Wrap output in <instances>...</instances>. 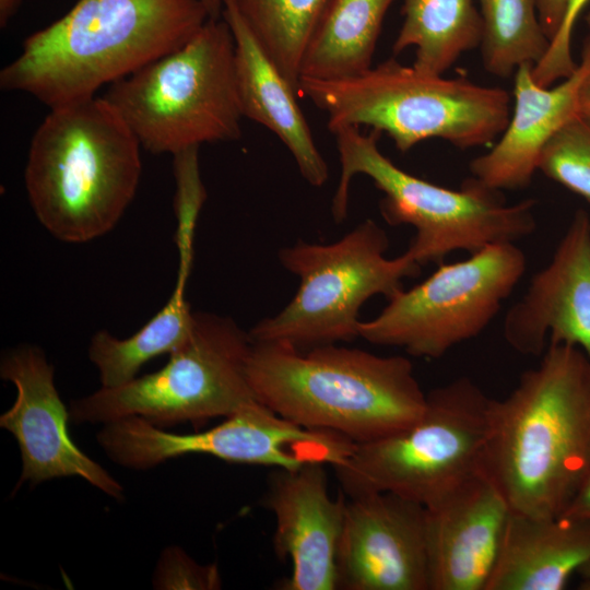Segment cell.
Returning <instances> with one entry per match:
<instances>
[{
	"label": "cell",
	"mask_w": 590,
	"mask_h": 590,
	"mask_svg": "<svg viewBox=\"0 0 590 590\" xmlns=\"http://www.w3.org/2000/svg\"><path fill=\"white\" fill-rule=\"evenodd\" d=\"M590 467V361L548 343L503 400L492 399L480 471L511 511L563 515Z\"/></svg>",
	"instance_id": "6da1fadb"
},
{
	"label": "cell",
	"mask_w": 590,
	"mask_h": 590,
	"mask_svg": "<svg viewBox=\"0 0 590 590\" xmlns=\"http://www.w3.org/2000/svg\"><path fill=\"white\" fill-rule=\"evenodd\" d=\"M209 19L201 0H78L23 42L0 87L49 108L86 99L184 46Z\"/></svg>",
	"instance_id": "7a4b0ae2"
},
{
	"label": "cell",
	"mask_w": 590,
	"mask_h": 590,
	"mask_svg": "<svg viewBox=\"0 0 590 590\" xmlns=\"http://www.w3.org/2000/svg\"><path fill=\"white\" fill-rule=\"evenodd\" d=\"M246 373L255 398L280 416L355 444L404 429L426 408L427 393L412 362L401 355L338 344L298 351L252 342Z\"/></svg>",
	"instance_id": "3957f363"
},
{
	"label": "cell",
	"mask_w": 590,
	"mask_h": 590,
	"mask_svg": "<svg viewBox=\"0 0 590 590\" xmlns=\"http://www.w3.org/2000/svg\"><path fill=\"white\" fill-rule=\"evenodd\" d=\"M141 148L104 97L50 108L33 134L24 170L27 198L42 226L69 244L109 233L138 190Z\"/></svg>",
	"instance_id": "277c9868"
},
{
	"label": "cell",
	"mask_w": 590,
	"mask_h": 590,
	"mask_svg": "<svg viewBox=\"0 0 590 590\" xmlns=\"http://www.w3.org/2000/svg\"><path fill=\"white\" fill-rule=\"evenodd\" d=\"M341 164L331 212L341 223L347 215L350 184L365 175L384 193L379 202L382 219L391 226L411 225L415 234L405 250L421 267L439 264L458 250L474 253L489 245L516 243L536 228L535 201L508 203L500 190L475 177L449 189L416 177L385 156L378 134H365L357 126L332 132Z\"/></svg>",
	"instance_id": "5b68a950"
},
{
	"label": "cell",
	"mask_w": 590,
	"mask_h": 590,
	"mask_svg": "<svg viewBox=\"0 0 590 590\" xmlns=\"http://www.w3.org/2000/svg\"><path fill=\"white\" fill-rule=\"evenodd\" d=\"M298 95L327 114L328 129L368 126L406 152L428 139L483 146L505 130L510 95L467 79L428 74L390 58L343 79L300 78Z\"/></svg>",
	"instance_id": "8992f818"
},
{
	"label": "cell",
	"mask_w": 590,
	"mask_h": 590,
	"mask_svg": "<svg viewBox=\"0 0 590 590\" xmlns=\"http://www.w3.org/2000/svg\"><path fill=\"white\" fill-rule=\"evenodd\" d=\"M103 97L152 154L239 139L243 114L227 22L210 17L184 46L111 83Z\"/></svg>",
	"instance_id": "52a82bcc"
},
{
	"label": "cell",
	"mask_w": 590,
	"mask_h": 590,
	"mask_svg": "<svg viewBox=\"0 0 590 590\" xmlns=\"http://www.w3.org/2000/svg\"><path fill=\"white\" fill-rule=\"evenodd\" d=\"M389 244L386 231L367 219L334 243L298 241L281 249V264L298 276L299 285L282 310L251 328V342L308 351L359 338L364 303L376 295L390 299L404 288V279L421 273L405 251L386 257Z\"/></svg>",
	"instance_id": "ba28073f"
},
{
	"label": "cell",
	"mask_w": 590,
	"mask_h": 590,
	"mask_svg": "<svg viewBox=\"0 0 590 590\" xmlns=\"http://www.w3.org/2000/svg\"><path fill=\"white\" fill-rule=\"evenodd\" d=\"M492 399L468 377L427 393L410 426L353 450L333 465L345 496L390 492L428 507L480 471Z\"/></svg>",
	"instance_id": "9c48e42d"
},
{
	"label": "cell",
	"mask_w": 590,
	"mask_h": 590,
	"mask_svg": "<svg viewBox=\"0 0 590 590\" xmlns=\"http://www.w3.org/2000/svg\"><path fill=\"white\" fill-rule=\"evenodd\" d=\"M251 344L232 318L196 311L189 337L161 369L72 401L70 420L106 424L138 416L163 428L226 417L257 400L246 373Z\"/></svg>",
	"instance_id": "30bf717a"
},
{
	"label": "cell",
	"mask_w": 590,
	"mask_h": 590,
	"mask_svg": "<svg viewBox=\"0 0 590 590\" xmlns=\"http://www.w3.org/2000/svg\"><path fill=\"white\" fill-rule=\"evenodd\" d=\"M526 269V255L515 243L441 262L427 279L388 299L375 318L359 321L358 335L414 357L439 358L492 322Z\"/></svg>",
	"instance_id": "8fae6325"
},
{
	"label": "cell",
	"mask_w": 590,
	"mask_h": 590,
	"mask_svg": "<svg viewBox=\"0 0 590 590\" xmlns=\"http://www.w3.org/2000/svg\"><path fill=\"white\" fill-rule=\"evenodd\" d=\"M212 428L193 434L167 432L141 417L106 424L97 440L117 464L144 470L185 455L226 462L296 469L306 463H340L355 442L340 434L299 426L252 400Z\"/></svg>",
	"instance_id": "7c38bea8"
},
{
	"label": "cell",
	"mask_w": 590,
	"mask_h": 590,
	"mask_svg": "<svg viewBox=\"0 0 590 590\" xmlns=\"http://www.w3.org/2000/svg\"><path fill=\"white\" fill-rule=\"evenodd\" d=\"M0 376L16 388L14 403L0 416V426L13 435L20 448L22 471L15 489L25 482L34 486L56 477L79 476L121 500L122 485L71 439L70 412L44 351L32 344L7 351Z\"/></svg>",
	"instance_id": "4fadbf2b"
},
{
	"label": "cell",
	"mask_w": 590,
	"mask_h": 590,
	"mask_svg": "<svg viewBox=\"0 0 590 590\" xmlns=\"http://www.w3.org/2000/svg\"><path fill=\"white\" fill-rule=\"evenodd\" d=\"M335 589L429 590L426 508L390 492L346 502Z\"/></svg>",
	"instance_id": "5bb4252c"
},
{
	"label": "cell",
	"mask_w": 590,
	"mask_h": 590,
	"mask_svg": "<svg viewBox=\"0 0 590 590\" xmlns=\"http://www.w3.org/2000/svg\"><path fill=\"white\" fill-rule=\"evenodd\" d=\"M503 334L518 353L539 356L548 343L580 349L590 361V217L578 210L551 262L507 311Z\"/></svg>",
	"instance_id": "9a60e30c"
},
{
	"label": "cell",
	"mask_w": 590,
	"mask_h": 590,
	"mask_svg": "<svg viewBox=\"0 0 590 590\" xmlns=\"http://www.w3.org/2000/svg\"><path fill=\"white\" fill-rule=\"evenodd\" d=\"M426 508L429 590H485L511 509L481 472Z\"/></svg>",
	"instance_id": "2e32d148"
},
{
	"label": "cell",
	"mask_w": 590,
	"mask_h": 590,
	"mask_svg": "<svg viewBox=\"0 0 590 590\" xmlns=\"http://www.w3.org/2000/svg\"><path fill=\"white\" fill-rule=\"evenodd\" d=\"M345 494L331 498L324 464L275 469L270 475L266 507L275 518L273 546L292 562L283 590H334L335 554L341 534Z\"/></svg>",
	"instance_id": "e0dca14e"
},
{
	"label": "cell",
	"mask_w": 590,
	"mask_h": 590,
	"mask_svg": "<svg viewBox=\"0 0 590 590\" xmlns=\"http://www.w3.org/2000/svg\"><path fill=\"white\" fill-rule=\"evenodd\" d=\"M532 68L522 64L516 70L515 105L507 126L496 144L470 163L472 176L496 190L528 187L544 146L579 116L580 91L590 74V34L576 70L558 84L541 86L532 76Z\"/></svg>",
	"instance_id": "ac0fdd59"
},
{
	"label": "cell",
	"mask_w": 590,
	"mask_h": 590,
	"mask_svg": "<svg viewBox=\"0 0 590 590\" xmlns=\"http://www.w3.org/2000/svg\"><path fill=\"white\" fill-rule=\"evenodd\" d=\"M222 17L234 37L236 85L243 117L262 125L282 141L309 185L323 186L329 168L297 103V90L264 51L234 0H223Z\"/></svg>",
	"instance_id": "d6986e66"
},
{
	"label": "cell",
	"mask_w": 590,
	"mask_h": 590,
	"mask_svg": "<svg viewBox=\"0 0 590 590\" xmlns=\"http://www.w3.org/2000/svg\"><path fill=\"white\" fill-rule=\"evenodd\" d=\"M590 562V520L511 511L485 590H562Z\"/></svg>",
	"instance_id": "ffe728a7"
},
{
	"label": "cell",
	"mask_w": 590,
	"mask_h": 590,
	"mask_svg": "<svg viewBox=\"0 0 590 590\" xmlns=\"http://www.w3.org/2000/svg\"><path fill=\"white\" fill-rule=\"evenodd\" d=\"M194 232H176L179 255L177 278L167 303L141 329L126 339L107 330L97 331L88 345V357L96 367L101 387L123 385L138 376L140 368L162 354H169L189 337L193 314L186 299V285L193 259Z\"/></svg>",
	"instance_id": "44dd1931"
},
{
	"label": "cell",
	"mask_w": 590,
	"mask_h": 590,
	"mask_svg": "<svg viewBox=\"0 0 590 590\" xmlns=\"http://www.w3.org/2000/svg\"><path fill=\"white\" fill-rule=\"evenodd\" d=\"M396 0H330L305 54L300 78L343 79L371 67L385 15Z\"/></svg>",
	"instance_id": "7402d4cb"
},
{
	"label": "cell",
	"mask_w": 590,
	"mask_h": 590,
	"mask_svg": "<svg viewBox=\"0 0 590 590\" xmlns=\"http://www.w3.org/2000/svg\"><path fill=\"white\" fill-rule=\"evenodd\" d=\"M393 52L415 49L413 67L442 75L462 54L480 47L483 23L474 0H404Z\"/></svg>",
	"instance_id": "603a6c76"
},
{
	"label": "cell",
	"mask_w": 590,
	"mask_h": 590,
	"mask_svg": "<svg viewBox=\"0 0 590 590\" xmlns=\"http://www.w3.org/2000/svg\"><path fill=\"white\" fill-rule=\"evenodd\" d=\"M330 0H234L246 24L297 90L308 46Z\"/></svg>",
	"instance_id": "cb8c5ba5"
},
{
	"label": "cell",
	"mask_w": 590,
	"mask_h": 590,
	"mask_svg": "<svg viewBox=\"0 0 590 590\" xmlns=\"http://www.w3.org/2000/svg\"><path fill=\"white\" fill-rule=\"evenodd\" d=\"M483 23L480 45L484 68L509 78L522 64L535 66L550 39L538 14L536 0H477Z\"/></svg>",
	"instance_id": "d4e9b609"
},
{
	"label": "cell",
	"mask_w": 590,
	"mask_h": 590,
	"mask_svg": "<svg viewBox=\"0 0 590 590\" xmlns=\"http://www.w3.org/2000/svg\"><path fill=\"white\" fill-rule=\"evenodd\" d=\"M538 170L590 203V126L580 116L547 142Z\"/></svg>",
	"instance_id": "484cf974"
},
{
	"label": "cell",
	"mask_w": 590,
	"mask_h": 590,
	"mask_svg": "<svg viewBox=\"0 0 590 590\" xmlns=\"http://www.w3.org/2000/svg\"><path fill=\"white\" fill-rule=\"evenodd\" d=\"M590 0H566L560 26L550 42L544 57L532 68V76L541 86H551L569 76L577 68L571 54V39L576 22Z\"/></svg>",
	"instance_id": "4316f807"
},
{
	"label": "cell",
	"mask_w": 590,
	"mask_h": 590,
	"mask_svg": "<svg viewBox=\"0 0 590 590\" xmlns=\"http://www.w3.org/2000/svg\"><path fill=\"white\" fill-rule=\"evenodd\" d=\"M153 585L157 589H199L221 588L216 565H200L181 548L172 546L162 553Z\"/></svg>",
	"instance_id": "83f0119b"
},
{
	"label": "cell",
	"mask_w": 590,
	"mask_h": 590,
	"mask_svg": "<svg viewBox=\"0 0 590 590\" xmlns=\"http://www.w3.org/2000/svg\"><path fill=\"white\" fill-rule=\"evenodd\" d=\"M541 26L550 39L557 33L566 8V0H536Z\"/></svg>",
	"instance_id": "f1b7e54d"
},
{
	"label": "cell",
	"mask_w": 590,
	"mask_h": 590,
	"mask_svg": "<svg viewBox=\"0 0 590 590\" xmlns=\"http://www.w3.org/2000/svg\"><path fill=\"white\" fill-rule=\"evenodd\" d=\"M563 516L590 520V467Z\"/></svg>",
	"instance_id": "f546056e"
},
{
	"label": "cell",
	"mask_w": 590,
	"mask_h": 590,
	"mask_svg": "<svg viewBox=\"0 0 590 590\" xmlns=\"http://www.w3.org/2000/svg\"><path fill=\"white\" fill-rule=\"evenodd\" d=\"M579 116L590 126V74L580 91Z\"/></svg>",
	"instance_id": "4dcf8cb0"
},
{
	"label": "cell",
	"mask_w": 590,
	"mask_h": 590,
	"mask_svg": "<svg viewBox=\"0 0 590 590\" xmlns=\"http://www.w3.org/2000/svg\"><path fill=\"white\" fill-rule=\"evenodd\" d=\"M22 0H0V26L5 27L16 13Z\"/></svg>",
	"instance_id": "1f68e13d"
},
{
	"label": "cell",
	"mask_w": 590,
	"mask_h": 590,
	"mask_svg": "<svg viewBox=\"0 0 590 590\" xmlns=\"http://www.w3.org/2000/svg\"><path fill=\"white\" fill-rule=\"evenodd\" d=\"M205 5L210 17L220 19L223 12V0H201Z\"/></svg>",
	"instance_id": "d6a6232c"
},
{
	"label": "cell",
	"mask_w": 590,
	"mask_h": 590,
	"mask_svg": "<svg viewBox=\"0 0 590 590\" xmlns=\"http://www.w3.org/2000/svg\"><path fill=\"white\" fill-rule=\"evenodd\" d=\"M579 574L582 577V581H590V562L579 570Z\"/></svg>",
	"instance_id": "836d02e7"
},
{
	"label": "cell",
	"mask_w": 590,
	"mask_h": 590,
	"mask_svg": "<svg viewBox=\"0 0 590 590\" xmlns=\"http://www.w3.org/2000/svg\"><path fill=\"white\" fill-rule=\"evenodd\" d=\"M579 588L582 590H590V581H581Z\"/></svg>",
	"instance_id": "e575fe53"
},
{
	"label": "cell",
	"mask_w": 590,
	"mask_h": 590,
	"mask_svg": "<svg viewBox=\"0 0 590 590\" xmlns=\"http://www.w3.org/2000/svg\"><path fill=\"white\" fill-rule=\"evenodd\" d=\"M586 21H587V23H588V25L590 27V9H589L588 14L586 16Z\"/></svg>",
	"instance_id": "d590c367"
}]
</instances>
